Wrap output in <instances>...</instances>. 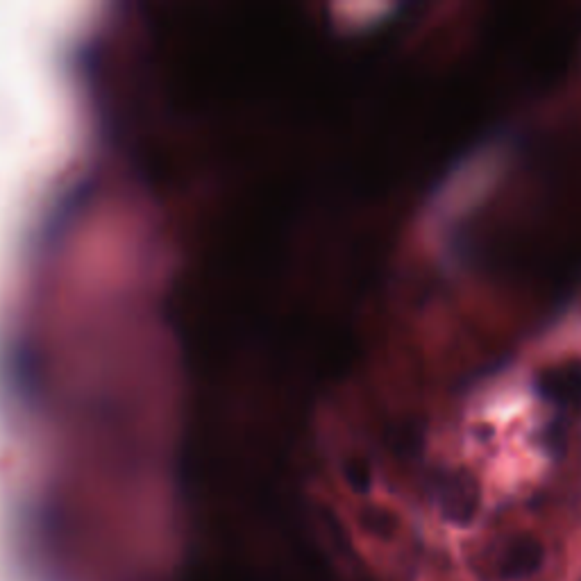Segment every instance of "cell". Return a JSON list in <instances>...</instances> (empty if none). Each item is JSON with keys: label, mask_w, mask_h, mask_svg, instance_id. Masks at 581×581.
Here are the masks:
<instances>
[{"label": "cell", "mask_w": 581, "mask_h": 581, "mask_svg": "<svg viewBox=\"0 0 581 581\" xmlns=\"http://www.w3.org/2000/svg\"><path fill=\"white\" fill-rule=\"evenodd\" d=\"M434 495L443 518L454 522V525L473 522L479 509V498H482L475 475L466 468L445 470V473L436 477Z\"/></svg>", "instance_id": "1"}, {"label": "cell", "mask_w": 581, "mask_h": 581, "mask_svg": "<svg viewBox=\"0 0 581 581\" xmlns=\"http://www.w3.org/2000/svg\"><path fill=\"white\" fill-rule=\"evenodd\" d=\"M536 389L541 398L559 409L581 407V361H568L543 370L538 375Z\"/></svg>", "instance_id": "2"}, {"label": "cell", "mask_w": 581, "mask_h": 581, "mask_svg": "<svg viewBox=\"0 0 581 581\" xmlns=\"http://www.w3.org/2000/svg\"><path fill=\"white\" fill-rule=\"evenodd\" d=\"M545 557V550L538 538L529 536V534H520L513 538V541L507 545L504 550L502 559H500V572L502 577L507 579H525L529 575L541 568Z\"/></svg>", "instance_id": "3"}, {"label": "cell", "mask_w": 581, "mask_h": 581, "mask_svg": "<svg viewBox=\"0 0 581 581\" xmlns=\"http://www.w3.org/2000/svg\"><path fill=\"white\" fill-rule=\"evenodd\" d=\"M364 520H366L368 529H373V532H377V534H391L395 529V518L391 516V513L380 511V509L368 511Z\"/></svg>", "instance_id": "4"}, {"label": "cell", "mask_w": 581, "mask_h": 581, "mask_svg": "<svg viewBox=\"0 0 581 581\" xmlns=\"http://www.w3.org/2000/svg\"><path fill=\"white\" fill-rule=\"evenodd\" d=\"M348 477H350V482H352V486L357 488V491H368L370 475H368V468L364 466V463H350Z\"/></svg>", "instance_id": "5"}]
</instances>
